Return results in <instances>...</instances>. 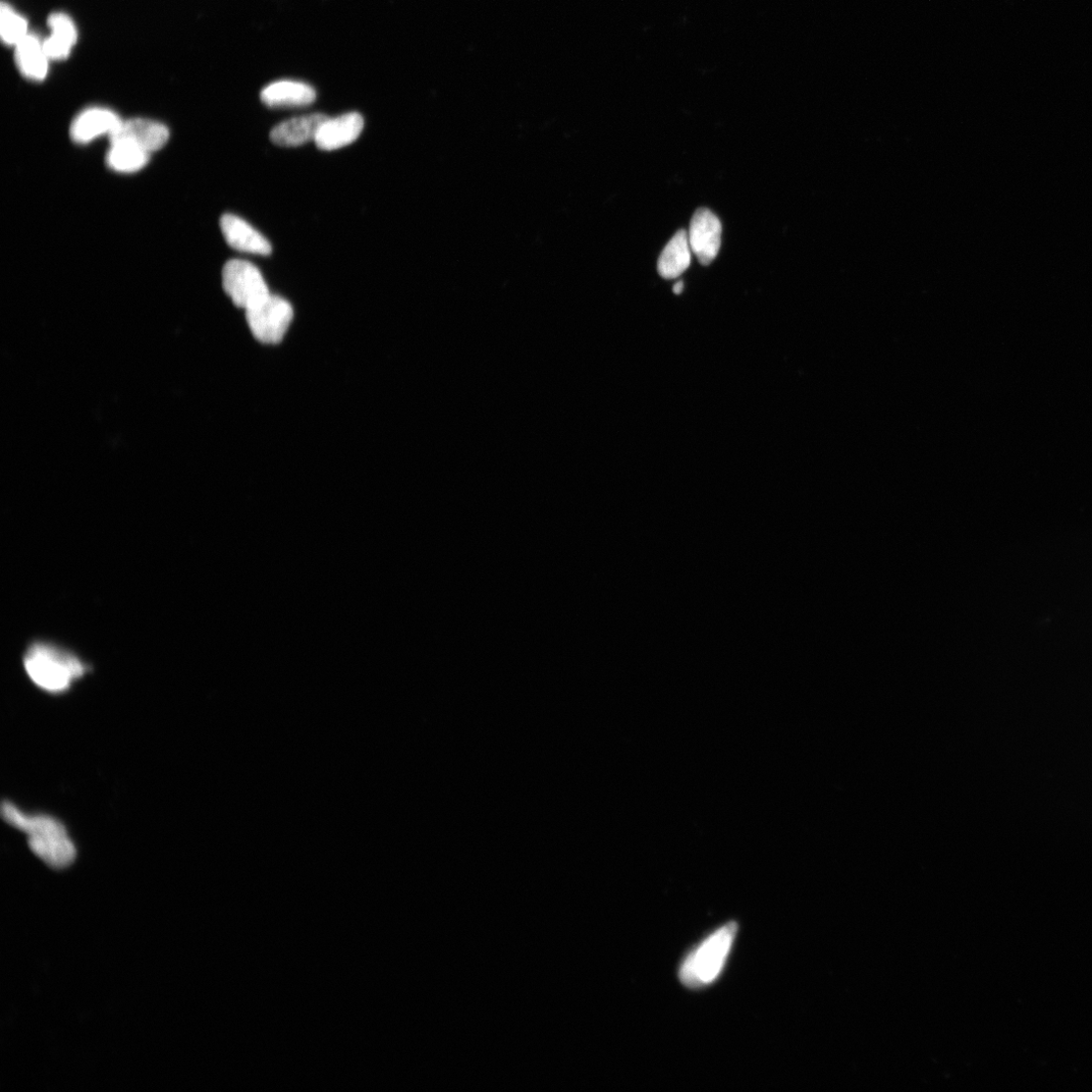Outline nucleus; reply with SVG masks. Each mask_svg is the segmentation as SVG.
Instances as JSON below:
<instances>
[{"label":"nucleus","mask_w":1092,"mask_h":1092,"mask_svg":"<svg viewBox=\"0 0 1092 1092\" xmlns=\"http://www.w3.org/2000/svg\"><path fill=\"white\" fill-rule=\"evenodd\" d=\"M739 931L738 923H726L710 934L683 960L679 978L691 990L712 986L723 973Z\"/></svg>","instance_id":"7ed1b4c3"},{"label":"nucleus","mask_w":1092,"mask_h":1092,"mask_svg":"<svg viewBox=\"0 0 1092 1092\" xmlns=\"http://www.w3.org/2000/svg\"><path fill=\"white\" fill-rule=\"evenodd\" d=\"M245 312L253 337L264 344L282 342L294 318L292 305L271 294Z\"/></svg>","instance_id":"20e7f679"},{"label":"nucleus","mask_w":1092,"mask_h":1092,"mask_svg":"<svg viewBox=\"0 0 1092 1092\" xmlns=\"http://www.w3.org/2000/svg\"><path fill=\"white\" fill-rule=\"evenodd\" d=\"M316 91L310 84L295 80H280L265 86L260 98L270 107H301L316 100Z\"/></svg>","instance_id":"f8f14e48"},{"label":"nucleus","mask_w":1092,"mask_h":1092,"mask_svg":"<svg viewBox=\"0 0 1092 1092\" xmlns=\"http://www.w3.org/2000/svg\"><path fill=\"white\" fill-rule=\"evenodd\" d=\"M120 116L112 109L92 106L78 114L70 127V137L77 144H88L93 140L111 137L122 123Z\"/></svg>","instance_id":"6e6552de"},{"label":"nucleus","mask_w":1092,"mask_h":1092,"mask_svg":"<svg viewBox=\"0 0 1092 1092\" xmlns=\"http://www.w3.org/2000/svg\"><path fill=\"white\" fill-rule=\"evenodd\" d=\"M722 233L720 218L712 210L708 208L696 210L691 220L688 238L692 252L702 265L712 264L719 255Z\"/></svg>","instance_id":"423d86ee"},{"label":"nucleus","mask_w":1092,"mask_h":1092,"mask_svg":"<svg viewBox=\"0 0 1092 1092\" xmlns=\"http://www.w3.org/2000/svg\"><path fill=\"white\" fill-rule=\"evenodd\" d=\"M2 816L7 824L28 835L30 850L47 866L65 869L74 862L76 848L58 818L24 813L10 801L3 803Z\"/></svg>","instance_id":"f257e3e1"},{"label":"nucleus","mask_w":1092,"mask_h":1092,"mask_svg":"<svg viewBox=\"0 0 1092 1092\" xmlns=\"http://www.w3.org/2000/svg\"><path fill=\"white\" fill-rule=\"evenodd\" d=\"M150 159V154L144 150L125 142H114L109 147L105 162L112 171L120 174H133L143 170Z\"/></svg>","instance_id":"dca6fc26"},{"label":"nucleus","mask_w":1092,"mask_h":1092,"mask_svg":"<svg viewBox=\"0 0 1092 1092\" xmlns=\"http://www.w3.org/2000/svg\"><path fill=\"white\" fill-rule=\"evenodd\" d=\"M364 121L358 113L327 118L321 125L315 143L321 150L334 151L348 146L360 136Z\"/></svg>","instance_id":"1a4fd4ad"},{"label":"nucleus","mask_w":1092,"mask_h":1092,"mask_svg":"<svg viewBox=\"0 0 1092 1092\" xmlns=\"http://www.w3.org/2000/svg\"><path fill=\"white\" fill-rule=\"evenodd\" d=\"M169 139L168 127L152 120L135 118L123 120L119 128L109 137V142L129 143L151 154L166 146Z\"/></svg>","instance_id":"0eeeda50"},{"label":"nucleus","mask_w":1092,"mask_h":1092,"mask_svg":"<svg viewBox=\"0 0 1092 1092\" xmlns=\"http://www.w3.org/2000/svg\"><path fill=\"white\" fill-rule=\"evenodd\" d=\"M683 290H684V283H683V282H679V283H677V284H676V285L674 286V289H673V291H674V293H675L676 295H680V294H682Z\"/></svg>","instance_id":"a211bd4d"},{"label":"nucleus","mask_w":1092,"mask_h":1092,"mask_svg":"<svg viewBox=\"0 0 1092 1092\" xmlns=\"http://www.w3.org/2000/svg\"><path fill=\"white\" fill-rule=\"evenodd\" d=\"M48 27L51 34L43 41L47 57L51 62L66 61L78 40L73 20L65 13H54L48 19Z\"/></svg>","instance_id":"9b49d317"},{"label":"nucleus","mask_w":1092,"mask_h":1092,"mask_svg":"<svg viewBox=\"0 0 1092 1092\" xmlns=\"http://www.w3.org/2000/svg\"><path fill=\"white\" fill-rule=\"evenodd\" d=\"M220 226L226 242L233 249L263 256L271 253L269 241L243 218L226 213L221 217Z\"/></svg>","instance_id":"9d476101"},{"label":"nucleus","mask_w":1092,"mask_h":1092,"mask_svg":"<svg viewBox=\"0 0 1092 1092\" xmlns=\"http://www.w3.org/2000/svg\"><path fill=\"white\" fill-rule=\"evenodd\" d=\"M691 247L685 230L678 231L663 250L658 271L665 280L679 278L691 263Z\"/></svg>","instance_id":"2eb2a0df"},{"label":"nucleus","mask_w":1092,"mask_h":1092,"mask_svg":"<svg viewBox=\"0 0 1092 1092\" xmlns=\"http://www.w3.org/2000/svg\"><path fill=\"white\" fill-rule=\"evenodd\" d=\"M222 280L225 293L237 307L245 311L270 294L262 273L249 261H228L223 268Z\"/></svg>","instance_id":"39448f33"},{"label":"nucleus","mask_w":1092,"mask_h":1092,"mask_svg":"<svg viewBox=\"0 0 1092 1092\" xmlns=\"http://www.w3.org/2000/svg\"><path fill=\"white\" fill-rule=\"evenodd\" d=\"M328 117L312 114L297 117L279 124L270 132V140L282 147H297L315 140L321 125Z\"/></svg>","instance_id":"ddd939ff"},{"label":"nucleus","mask_w":1092,"mask_h":1092,"mask_svg":"<svg viewBox=\"0 0 1092 1092\" xmlns=\"http://www.w3.org/2000/svg\"><path fill=\"white\" fill-rule=\"evenodd\" d=\"M24 667L32 682L49 693L68 691L88 667L72 652L45 641L32 643L24 657Z\"/></svg>","instance_id":"f03ea898"},{"label":"nucleus","mask_w":1092,"mask_h":1092,"mask_svg":"<svg viewBox=\"0 0 1092 1092\" xmlns=\"http://www.w3.org/2000/svg\"><path fill=\"white\" fill-rule=\"evenodd\" d=\"M16 66L21 74L31 81H43L49 72L50 60L41 41L29 34L15 47Z\"/></svg>","instance_id":"4468645a"},{"label":"nucleus","mask_w":1092,"mask_h":1092,"mask_svg":"<svg viewBox=\"0 0 1092 1092\" xmlns=\"http://www.w3.org/2000/svg\"><path fill=\"white\" fill-rule=\"evenodd\" d=\"M29 34L27 20L11 5L3 3L2 9H0V36H2L3 42L8 46L15 47Z\"/></svg>","instance_id":"f3484780"}]
</instances>
